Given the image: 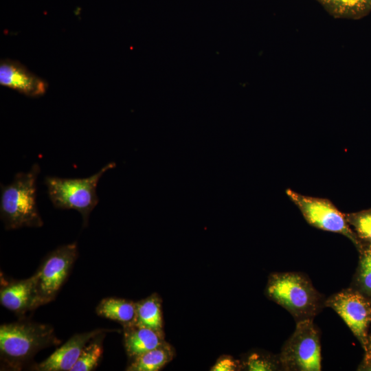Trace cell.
<instances>
[{
  "label": "cell",
  "instance_id": "obj_7",
  "mask_svg": "<svg viewBox=\"0 0 371 371\" xmlns=\"http://www.w3.org/2000/svg\"><path fill=\"white\" fill-rule=\"evenodd\" d=\"M286 194L311 225L341 234L349 238L358 250L361 248L362 244L348 223L345 214L330 200L303 195L291 189H287Z\"/></svg>",
  "mask_w": 371,
  "mask_h": 371
},
{
  "label": "cell",
  "instance_id": "obj_4",
  "mask_svg": "<svg viewBox=\"0 0 371 371\" xmlns=\"http://www.w3.org/2000/svg\"><path fill=\"white\" fill-rule=\"evenodd\" d=\"M115 166V163H109L97 173L86 178L46 177L45 183L53 205L58 209L78 211L82 217L83 226L86 227L90 213L98 203V183L103 174Z\"/></svg>",
  "mask_w": 371,
  "mask_h": 371
},
{
  "label": "cell",
  "instance_id": "obj_6",
  "mask_svg": "<svg viewBox=\"0 0 371 371\" xmlns=\"http://www.w3.org/2000/svg\"><path fill=\"white\" fill-rule=\"evenodd\" d=\"M78 255L76 243L56 248L33 275L35 308L52 301L69 275Z\"/></svg>",
  "mask_w": 371,
  "mask_h": 371
},
{
  "label": "cell",
  "instance_id": "obj_17",
  "mask_svg": "<svg viewBox=\"0 0 371 371\" xmlns=\"http://www.w3.org/2000/svg\"><path fill=\"white\" fill-rule=\"evenodd\" d=\"M105 333L92 338L83 348L77 361L70 371H90L98 365L102 354V338Z\"/></svg>",
  "mask_w": 371,
  "mask_h": 371
},
{
  "label": "cell",
  "instance_id": "obj_13",
  "mask_svg": "<svg viewBox=\"0 0 371 371\" xmlns=\"http://www.w3.org/2000/svg\"><path fill=\"white\" fill-rule=\"evenodd\" d=\"M95 311L98 315L116 321L123 327L135 324L136 302L133 301L106 297L100 301Z\"/></svg>",
  "mask_w": 371,
  "mask_h": 371
},
{
  "label": "cell",
  "instance_id": "obj_19",
  "mask_svg": "<svg viewBox=\"0 0 371 371\" xmlns=\"http://www.w3.org/2000/svg\"><path fill=\"white\" fill-rule=\"evenodd\" d=\"M356 281L361 292L371 297V245L362 244Z\"/></svg>",
  "mask_w": 371,
  "mask_h": 371
},
{
  "label": "cell",
  "instance_id": "obj_3",
  "mask_svg": "<svg viewBox=\"0 0 371 371\" xmlns=\"http://www.w3.org/2000/svg\"><path fill=\"white\" fill-rule=\"evenodd\" d=\"M265 293L286 309L297 322L313 319L324 305L322 295L310 280L297 272L271 273Z\"/></svg>",
  "mask_w": 371,
  "mask_h": 371
},
{
  "label": "cell",
  "instance_id": "obj_8",
  "mask_svg": "<svg viewBox=\"0 0 371 371\" xmlns=\"http://www.w3.org/2000/svg\"><path fill=\"white\" fill-rule=\"evenodd\" d=\"M324 306L333 308L341 317L366 350L371 304L363 293L352 289H344L328 298Z\"/></svg>",
  "mask_w": 371,
  "mask_h": 371
},
{
  "label": "cell",
  "instance_id": "obj_12",
  "mask_svg": "<svg viewBox=\"0 0 371 371\" xmlns=\"http://www.w3.org/2000/svg\"><path fill=\"white\" fill-rule=\"evenodd\" d=\"M124 344L128 356L133 359L165 341L164 332L134 324L123 327Z\"/></svg>",
  "mask_w": 371,
  "mask_h": 371
},
{
  "label": "cell",
  "instance_id": "obj_20",
  "mask_svg": "<svg viewBox=\"0 0 371 371\" xmlns=\"http://www.w3.org/2000/svg\"><path fill=\"white\" fill-rule=\"evenodd\" d=\"M242 368L251 371L274 370L277 368V363L265 354L253 352L242 363Z\"/></svg>",
  "mask_w": 371,
  "mask_h": 371
},
{
  "label": "cell",
  "instance_id": "obj_15",
  "mask_svg": "<svg viewBox=\"0 0 371 371\" xmlns=\"http://www.w3.org/2000/svg\"><path fill=\"white\" fill-rule=\"evenodd\" d=\"M135 324L164 332L161 300L158 294L153 293L136 302Z\"/></svg>",
  "mask_w": 371,
  "mask_h": 371
},
{
  "label": "cell",
  "instance_id": "obj_10",
  "mask_svg": "<svg viewBox=\"0 0 371 371\" xmlns=\"http://www.w3.org/2000/svg\"><path fill=\"white\" fill-rule=\"evenodd\" d=\"M111 331L113 330L102 328L76 334L46 359L34 366L32 368L38 371H70L83 348L92 338Z\"/></svg>",
  "mask_w": 371,
  "mask_h": 371
},
{
  "label": "cell",
  "instance_id": "obj_9",
  "mask_svg": "<svg viewBox=\"0 0 371 371\" xmlns=\"http://www.w3.org/2000/svg\"><path fill=\"white\" fill-rule=\"evenodd\" d=\"M0 85L30 98L43 95L48 87L21 63L8 58L0 61Z\"/></svg>",
  "mask_w": 371,
  "mask_h": 371
},
{
  "label": "cell",
  "instance_id": "obj_21",
  "mask_svg": "<svg viewBox=\"0 0 371 371\" xmlns=\"http://www.w3.org/2000/svg\"><path fill=\"white\" fill-rule=\"evenodd\" d=\"M242 368V363L230 355H223L216 360L211 368L212 371H236Z\"/></svg>",
  "mask_w": 371,
  "mask_h": 371
},
{
  "label": "cell",
  "instance_id": "obj_2",
  "mask_svg": "<svg viewBox=\"0 0 371 371\" xmlns=\"http://www.w3.org/2000/svg\"><path fill=\"white\" fill-rule=\"evenodd\" d=\"M47 324L18 322L0 327L1 359L13 370H19L39 350L60 344Z\"/></svg>",
  "mask_w": 371,
  "mask_h": 371
},
{
  "label": "cell",
  "instance_id": "obj_22",
  "mask_svg": "<svg viewBox=\"0 0 371 371\" xmlns=\"http://www.w3.org/2000/svg\"><path fill=\"white\" fill-rule=\"evenodd\" d=\"M366 351L367 353L366 363L371 366V339L370 341L368 340Z\"/></svg>",
  "mask_w": 371,
  "mask_h": 371
},
{
  "label": "cell",
  "instance_id": "obj_5",
  "mask_svg": "<svg viewBox=\"0 0 371 371\" xmlns=\"http://www.w3.org/2000/svg\"><path fill=\"white\" fill-rule=\"evenodd\" d=\"M313 319L297 322L295 331L283 346L279 363L284 370H321L319 335Z\"/></svg>",
  "mask_w": 371,
  "mask_h": 371
},
{
  "label": "cell",
  "instance_id": "obj_14",
  "mask_svg": "<svg viewBox=\"0 0 371 371\" xmlns=\"http://www.w3.org/2000/svg\"><path fill=\"white\" fill-rule=\"evenodd\" d=\"M175 349L166 341L158 347L132 359L128 371H157L172 360Z\"/></svg>",
  "mask_w": 371,
  "mask_h": 371
},
{
  "label": "cell",
  "instance_id": "obj_11",
  "mask_svg": "<svg viewBox=\"0 0 371 371\" xmlns=\"http://www.w3.org/2000/svg\"><path fill=\"white\" fill-rule=\"evenodd\" d=\"M1 304L17 315L35 309V292L33 276L12 282L1 289Z\"/></svg>",
  "mask_w": 371,
  "mask_h": 371
},
{
  "label": "cell",
  "instance_id": "obj_16",
  "mask_svg": "<svg viewBox=\"0 0 371 371\" xmlns=\"http://www.w3.org/2000/svg\"><path fill=\"white\" fill-rule=\"evenodd\" d=\"M334 16L357 19L371 10V0H318Z\"/></svg>",
  "mask_w": 371,
  "mask_h": 371
},
{
  "label": "cell",
  "instance_id": "obj_1",
  "mask_svg": "<svg viewBox=\"0 0 371 371\" xmlns=\"http://www.w3.org/2000/svg\"><path fill=\"white\" fill-rule=\"evenodd\" d=\"M40 171L38 164H34L28 172L16 173L11 183L1 185L0 212L6 229L43 225L36 202Z\"/></svg>",
  "mask_w": 371,
  "mask_h": 371
},
{
  "label": "cell",
  "instance_id": "obj_18",
  "mask_svg": "<svg viewBox=\"0 0 371 371\" xmlns=\"http://www.w3.org/2000/svg\"><path fill=\"white\" fill-rule=\"evenodd\" d=\"M344 214L361 244L371 245V208Z\"/></svg>",
  "mask_w": 371,
  "mask_h": 371
}]
</instances>
